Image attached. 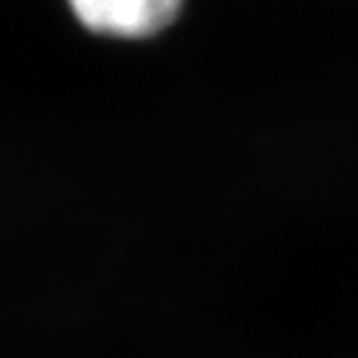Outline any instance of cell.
<instances>
[{
  "instance_id": "cell-1",
  "label": "cell",
  "mask_w": 358,
  "mask_h": 358,
  "mask_svg": "<svg viewBox=\"0 0 358 358\" xmlns=\"http://www.w3.org/2000/svg\"><path fill=\"white\" fill-rule=\"evenodd\" d=\"M66 6L93 35L146 40L178 19L183 0H66Z\"/></svg>"
}]
</instances>
